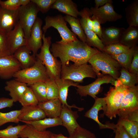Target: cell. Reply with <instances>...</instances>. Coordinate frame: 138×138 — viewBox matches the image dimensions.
I'll return each instance as SVG.
<instances>
[{
  "label": "cell",
  "mask_w": 138,
  "mask_h": 138,
  "mask_svg": "<svg viewBox=\"0 0 138 138\" xmlns=\"http://www.w3.org/2000/svg\"><path fill=\"white\" fill-rule=\"evenodd\" d=\"M50 50L53 56L60 58L62 67L69 64L70 61L77 65L87 63L92 56L100 52L78 39L66 43L56 41L52 44Z\"/></svg>",
  "instance_id": "1"
},
{
  "label": "cell",
  "mask_w": 138,
  "mask_h": 138,
  "mask_svg": "<svg viewBox=\"0 0 138 138\" xmlns=\"http://www.w3.org/2000/svg\"><path fill=\"white\" fill-rule=\"evenodd\" d=\"M97 78L105 75L111 76L115 80L119 77L122 66L110 56L100 51L92 56L88 61Z\"/></svg>",
  "instance_id": "2"
},
{
  "label": "cell",
  "mask_w": 138,
  "mask_h": 138,
  "mask_svg": "<svg viewBox=\"0 0 138 138\" xmlns=\"http://www.w3.org/2000/svg\"><path fill=\"white\" fill-rule=\"evenodd\" d=\"M51 37H45V34L42 37L43 43L40 52L36 57L40 60L45 67L50 78L56 80L61 78L62 65L51 53L50 47L51 44Z\"/></svg>",
  "instance_id": "3"
},
{
  "label": "cell",
  "mask_w": 138,
  "mask_h": 138,
  "mask_svg": "<svg viewBox=\"0 0 138 138\" xmlns=\"http://www.w3.org/2000/svg\"><path fill=\"white\" fill-rule=\"evenodd\" d=\"M13 77L28 85L38 82H45L50 78L45 67L41 61L36 57L33 65L19 70Z\"/></svg>",
  "instance_id": "4"
},
{
  "label": "cell",
  "mask_w": 138,
  "mask_h": 138,
  "mask_svg": "<svg viewBox=\"0 0 138 138\" xmlns=\"http://www.w3.org/2000/svg\"><path fill=\"white\" fill-rule=\"evenodd\" d=\"M96 77L92 66L87 63L79 65L69 64L61 67V78L63 79L82 83L85 78Z\"/></svg>",
  "instance_id": "5"
},
{
  "label": "cell",
  "mask_w": 138,
  "mask_h": 138,
  "mask_svg": "<svg viewBox=\"0 0 138 138\" xmlns=\"http://www.w3.org/2000/svg\"><path fill=\"white\" fill-rule=\"evenodd\" d=\"M128 88L123 86L111 87L104 97L106 105L103 114L110 119L116 118L118 115Z\"/></svg>",
  "instance_id": "6"
},
{
  "label": "cell",
  "mask_w": 138,
  "mask_h": 138,
  "mask_svg": "<svg viewBox=\"0 0 138 138\" xmlns=\"http://www.w3.org/2000/svg\"><path fill=\"white\" fill-rule=\"evenodd\" d=\"M45 24L42 30L45 34L48 29L52 27L59 33L62 39L57 41L61 43H66L78 39L76 35L68 28L64 17L61 15L54 16H48L45 19Z\"/></svg>",
  "instance_id": "7"
},
{
  "label": "cell",
  "mask_w": 138,
  "mask_h": 138,
  "mask_svg": "<svg viewBox=\"0 0 138 138\" xmlns=\"http://www.w3.org/2000/svg\"><path fill=\"white\" fill-rule=\"evenodd\" d=\"M39 11L36 5L31 1L27 5L21 6L18 9L19 20L27 40L30 37L31 29Z\"/></svg>",
  "instance_id": "8"
},
{
  "label": "cell",
  "mask_w": 138,
  "mask_h": 138,
  "mask_svg": "<svg viewBox=\"0 0 138 138\" xmlns=\"http://www.w3.org/2000/svg\"><path fill=\"white\" fill-rule=\"evenodd\" d=\"M138 111V86L128 88L121 103L118 115L126 119L130 114Z\"/></svg>",
  "instance_id": "9"
},
{
  "label": "cell",
  "mask_w": 138,
  "mask_h": 138,
  "mask_svg": "<svg viewBox=\"0 0 138 138\" xmlns=\"http://www.w3.org/2000/svg\"><path fill=\"white\" fill-rule=\"evenodd\" d=\"M115 79L109 75H105L97 78L93 82L85 86L78 85L76 87L77 92L81 97L89 95L95 99L100 91L101 85L104 84H111L113 85Z\"/></svg>",
  "instance_id": "10"
},
{
  "label": "cell",
  "mask_w": 138,
  "mask_h": 138,
  "mask_svg": "<svg viewBox=\"0 0 138 138\" xmlns=\"http://www.w3.org/2000/svg\"><path fill=\"white\" fill-rule=\"evenodd\" d=\"M112 3H109L98 8L91 7L90 9L92 15L97 19L101 24L107 21H115L122 18V15L114 10Z\"/></svg>",
  "instance_id": "11"
},
{
  "label": "cell",
  "mask_w": 138,
  "mask_h": 138,
  "mask_svg": "<svg viewBox=\"0 0 138 138\" xmlns=\"http://www.w3.org/2000/svg\"><path fill=\"white\" fill-rule=\"evenodd\" d=\"M42 23L41 19L37 17L31 29L30 37L27 40L26 46L32 52L33 55L35 57L43 44Z\"/></svg>",
  "instance_id": "12"
},
{
  "label": "cell",
  "mask_w": 138,
  "mask_h": 138,
  "mask_svg": "<svg viewBox=\"0 0 138 138\" xmlns=\"http://www.w3.org/2000/svg\"><path fill=\"white\" fill-rule=\"evenodd\" d=\"M21 69L19 63L13 55L0 57V78H10Z\"/></svg>",
  "instance_id": "13"
},
{
  "label": "cell",
  "mask_w": 138,
  "mask_h": 138,
  "mask_svg": "<svg viewBox=\"0 0 138 138\" xmlns=\"http://www.w3.org/2000/svg\"><path fill=\"white\" fill-rule=\"evenodd\" d=\"M19 21L18 9L10 10L0 6V32L6 34L12 30Z\"/></svg>",
  "instance_id": "14"
},
{
  "label": "cell",
  "mask_w": 138,
  "mask_h": 138,
  "mask_svg": "<svg viewBox=\"0 0 138 138\" xmlns=\"http://www.w3.org/2000/svg\"><path fill=\"white\" fill-rule=\"evenodd\" d=\"M95 102L92 107L87 111L84 115L87 118L91 119L95 121L98 124L100 129H109L116 130L117 125L113 123H108L106 124L101 123L98 118L99 111L102 110L104 112L106 107V102L105 97H97L95 99Z\"/></svg>",
  "instance_id": "15"
},
{
  "label": "cell",
  "mask_w": 138,
  "mask_h": 138,
  "mask_svg": "<svg viewBox=\"0 0 138 138\" xmlns=\"http://www.w3.org/2000/svg\"><path fill=\"white\" fill-rule=\"evenodd\" d=\"M6 35L12 54L19 47L26 46L27 40L19 20L13 29Z\"/></svg>",
  "instance_id": "16"
},
{
  "label": "cell",
  "mask_w": 138,
  "mask_h": 138,
  "mask_svg": "<svg viewBox=\"0 0 138 138\" xmlns=\"http://www.w3.org/2000/svg\"><path fill=\"white\" fill-rule=\"evenodd\" d=\"M79 117L76 111H73L71 108L65 105H62V109L60 118L62 125L67 130L69 135H71L80 125L77 121Z\"/></svg>",
  "instance_id": "17"
},
{
  "label": "cell",
  "mask_w": 138,
  "mask_h": 138,
  "mask_svg": "<svg viewBox=\"0 0 138 138\" xmlns=\"http://www.w3.org/2000/svg\"><path fill=\"white\" fill-rule=\"evenodd\" d=\"M46 117L43 111L38 106L22 107L18 117L19 121H33L43 119Z\"/></svg>",
  "instance_id": "18"
},
{
  "label": "cell",
  "mask_w": 138,
  "mask_h": 138,
  "mask_svg": "<svg viewBox=\"0 0 138 138\" xmlns=\"http://www.w3.org/2000/svg\"><path fill=\"white\" fill-rule=\"evenodd\" d=\"M125 29L123 28L114 26L103 28L101 40L105 46L119 43Z\"/></svg>",
  "instance_id": "19"
},
{
  "label": "cell",
  "mask_w": 138,
  "mask_h": 138,
  "mask_svg": "<svg viewBox=\"0 0 138 138\" xmlns=\"http://www.w3.org/2000/svg\"><path fill=\"white\" fill-rule=\"evenodd\" d=\"M57 85L59 92V99L61 101L62 105H65L68 108L77 109L79 111L84 110V108H79L74 105L72 106L68 105L67 102L68 90L69 87L73 86L76 87L78 85L77 83H75L73 81L68 79H64L61 78L55 80Z\"/></svg>",
  "instance_id": "20"
},
{
  "label": "cell",
  "mask_w": 138,
  "mask_h": 138,
  "mask_svg": "<svg viewBox=\"0 0 138 138\" xmlns=\"http://www.w3.org/2000/svg\"><path fill=\"white\" fill-rule=\"evenodd\" d=\"M38 106L44 112L46 117L53 118L59 117L62 109V103L59 99L48 100L39 102Z\"/></svg>",
  "instance_id": "21"
},
{
  "label": "cell",
  "mask_w": 138,
  "mask_h": 138,
  "mask_svg": "<svg viewBox=\"0 0 138 138\" xmlns=\"http://www.w3.org/2000/svg\"><path fill=\"white\" fill-rule=\"evenodd\" d=\"M31 52L26 46L25 45L18 48L13 54L19 63L21 69L29 67L34 63L36 57L30 55Z\"/></svg>",
  "instance_id": "22"
},
{
  "label": "cell",
  "mask_w": 138,
  "mask_h": 138,
  "mask_svg": "<svg viewBox=\"0 0 138 138\" xmlns=\"http://www.w3.org/2000/svg\"><path fill=\"white\" fill-rule=\"evenodd\" d=\"M51 9H56L66 15L76 18L80 15L77 6L71 0H56Z\"/></svg>",
  "instance_id": "23"
},
{
  "label": "cell",
  "mask_w": 138,
  "mask_h": 138,
  "mask_svg": "<svg viewBox=\"0 0 138 138\" xmlns=\"http://www.w3.org/2000/svg\"><path fill=\"white\" fill-rule=\"evenodd\" d=\"M28 86L24 83L15 79L7 81L4 89L9 92V95L14 102L18 101L21 95Z\"/></svg>",
  "instance_id": "24"
},
{
  "label": "cell",
  "mask_w": 138,
  "mask_h": 138,
  "mask_svg": "<svg viewBox=\"0 0 138 138\" xmlns=\"http://www.w3.org/2000/svg\"><path fill=\"white\" fill-rule=\"evenodd\" d=\"M119 77L115 80L113 85L114 87L123 86L130 88L135 86L138 83V76L129 72L122 67L120 71Z\"/></svg>",
  "instance_id": "25"
},
{
  "label": "cell",
  "mask_w": 138,
  "mask_h": 138,
  "mask_svg": "<svg viewBox=\"0 0 138 138\" xmlns=\"http://www.w3.org/2000/svg\"><path fill=\"white\" fill-rule=\"evenodd\" d=\"M20 121L26 124L30 125L36 130L41 131H45L46 129L49 128L62 125V121L59 117L53 118H44L33 121Z\"/></svg>",
  "instance_id": "26"
},
{
  "label": "cell",
  "mask_w": 138,
  "mask_h": 138,
  "mask_svg": "<svg viewBox=\"0 0 138 138\" xmlns=\"http://www.w3.org/2000/svg\"><path fill=\"white\" fill-rule=\"evenodd\" d=\"M81 26L86 36V43L89 46L94 47L103 52L104 45L97 36L87 27L85 20L81 18L79 19Z\"/></svg>",
  "instance_id": "27"
},
{
  "label": "cell",
  "mask_w": 138,
  "mask_h": 138,
  "mask_svg": "<svg viewBox=\"0 0 138 138\" xmlns=\"http://www.w3.org/2000/svg\"><path fill=\"white\" fill-rule=\"evenodd\" d=\"M138 42V27H129L123 33L119 43L130 48L135 47Z\"/></svg>",
  "instance_id": "28"
},
{
  "label": "cell",
  "mask_w": 138,
  "mask_h": 138,
  "mask_svg": "<svg viewBox=\"0 0 138 138\" xmlns=\"http://www.w3.org/2000/svg\"><path fill=\"white\" fill-rule=\"evenodd\" d=\"M53 133L49 131H39L27 124L18 135V137L26 138H52Z\"/></svg>",
  "instance_id": "29"
},
{
  "label": "cell",
  "mask_w": 138,
  "mask_h": 138,
  "mask_svg": "<svg viewBox=\"0 0 138 138\" xmlns=\"http://www.w3.org/2000/svg\"><path fill=\"white\" fill-rule=\"evenodd\" d=\"M125 11L129 26L138 27V0L133 1L125 8Z\"/></svg>",
  "instance_id": "30"
},
{
  "label": "cell",
  "mask_w": 138,
  "mask_h": 138,
  "mask_svg": "<svg viewBox=\"0 0 138 138\" xmlns=\"http://www.w3.org/2000/svg\"><path fill=\"white\" fill-rule=\"evenodd\" d=\"M64 17L65 21L70 25L73 32L78 36L80 40L86 43V36L79 19L68 15H66Z\"/></svg>",
  "instance_id": "31"
},
{
  "label": "cell",
  "mask_w": 138,
  "mask_h": 138,
  "mask_svg": "<svg viewBox=\"0 0 138 138\" xmlns=\"http://www.w3.org/2000/svg\"><path fill=\"white\" fill-rule=\"evenodd\" d=\"M135 47L130 48L126 52L118 55L110 56L116 60L122 67L128 70L133 59Z\"/></svg>",
  "instance_id": "32"
},
{
  "label": "cell",
  "mask_w": 138,
  "mask_h": 138,
  "mask_svg": "<svg viewBox=\"0 0 138 138\" xmlns=\"http://www.w3.org/2000/svg\"><path fill=\"white\" fill-rule=\"evenodd\" d=\"M117 124L122 126L132 138H138V122L119 118Z\"/></svg>",
  "instance_id": "33"
},
{
  "label": "cell",
  "mask_w": 138,
  "mask_h": 138,
  "mask_svg": "<svg viewBox=\"0 0 138 138\" xmlns=\"http://www.w3.org/2000/svg\"><path fill=\"white\" fill-rule=\"evenodd\" d=\"M18 102L22 107L37 106L39 103L32 90L29 87L24 91Z\"/></svg>",
  "instance_id": "34"
},
{
  "label": "cell",
  "mask_w": 138,
  "mask_h": 138,
  "mask_svg": "<svg viewBox=\"0 0 138 138\" xmlns=\"http://www.w3.org/2000/svg\"><path fill=\"white\" fill-rule=\"evenodd\" d=\"M32 90L39 102L48 100L45 82H38L29 85Z\"/></svg>",
  "instance_id": "35"
},
{
  "label": "cell",
  "mask_w": 138,
  "mask_h": 138,
  "mask_svg": "<svg viewBox=\"0 0 138 138\" xmlns=\"http://www.w3.org/2000/svg\"><path fill=\"white\" fill-rule=\"evenodd\" d=\"M27 124L10 125L5 129L0 130V138H18V135Z\"/></svg>",
  "instance_id": "36"
},
{
  "label": "cell",
  "mask_w": 138,
  "mask_h": 138,
  "mask_svg": "<svg viewBox=\"0 0 138 138\" xmlns=\"http://www.w3.org/2000/svg\"><path fill=\"white\" fill-rule=\"evenodd\" d=\"M130 48L121 43H116L105 46L103 52L110 56L116 55L128 51Z\"/></svg>",
  "instance_id": "37"
},
{
  "label": "cell",
  "mask_w": 138,
  "mask_h": 138,
  "mask_svg": "<svg viewBox=\"0 0 138 138\" xmlns=\"http://www.w3.org/2000/svg\"><path fill=\"white\" fill-rule=\"evenodd\" d=\"M20 113V110H13L6 113L0 112V127L9 122L18 123L19 121L18 117Z\"/></svg>",
  "instance_id": "38"
},
{
  "label": "cell",
  "mask_w": 138,
  "mask_h": 138,
  "mask_svg": "<svg viewBox=\"0 0 138 138\" xmlns=\"http://www.w3.org/2000/svg\"><path fill=\"white\" fill-rule=\"evenodd\" d=\"M45 82L48 100L59 99L58 89L55 80L49 78Z\"/></svg>",
  "instance_id": "39"
},
{
  "label": "cell",
  "mask_w": 138,
  "mask_h": 138,
  "mask_svg": "<svg viewBox=\"0 0 138 138\" xmlns=\"http://www.w3.org/2000/svg\"><path fill=\"white\" fill-rule=\"evenodd\" d=\"M11 55L6 35L0 32V57Z\"/></svg>",
  "instance_id": "40"
},
{
  "label": "cell",
  "mask_w": 138,
  "mask_h": 138,
  "mask_svg": "<svg viewBox=\"0 0 138 138\" xmlns=\"http://www.w3.org/2000/svg\"><path fill=\"white\" fill-rule=\"evenodd\" d=\"M69 137L71 138H96L94 133L80 125Z\"/></svg>",
  "instance_id": "41"
},
{
  "label": "cell",
  "mask_w": 138,
  "mask_h": 138,
  "mask_svg": "<svg viewBox=\"0 0 138 138\" xmlns=\"http://www.w3.org/2000/svg\"><path fill=\"white\" fill-rule=\"evenodd\" d=\"M56 0H31L37 6L39 11L43 13H47Z\"/></svg>",
  "instance_id": "42"
},
{
  "label": "cell",
  "mask_w": 138,
  "mask_h": 138,
  "mask_svg": "<svg viewBox=\"0 0 138 138\" xmlns=\"http://www.w3.org/2000/svg\"><path fill=\"white\" fill-rule=\"evenodd\" d=\"M0 6L2 8L10 10H16L21 6L20 0H0Z\"/></svg>",
  "instance_id": "43"
},
{
  "label": "cell",
  "mask_w": 138,
  "mask_h": 138,
  "mask_svg": "<svg viewBox=\"0 0 138 138\" xmlns=\"http://www.w3.org/2000/svg\"><path fill=\"white\" fill-rule=\"evenodd\" d=\"M80 12V16L81 18L84 19L86 22L88 28L91 30H93V22L91 18L92 16L90 9L87 8H85Z\"/></svg>",
  "instance_id": "44"
},
{
  "label": "cell",
  "mask_w": 138,
  "mask_h": 138,
  "mask_svg": "<svg viewBox=\"0 0 138 138\" xmlns=\"http://www.w3.org/2000/svg\"><path fill=\"white\" fill-rule=\"evenodd\" d=\"M130 73L138 76V48L136 46L132 60L128 70Z\"/></svg>",
  "instance_id": "45"
},
{
  "label": "cell",
  "mask_w": 138,
  "mask_h": 138,
  "mask_svg": "<svg viewBox=\"0 0 138 138\" xmlns=\"http://www.w3.org/2000/svg\"><path fill=\"white\" fill-rule=\"evenodd\" d=\"M91 18L93 22V31L97 36L100 39H101L102 29L101 24L97 19L94 15H92Z\"/></svg>",
  "instance_id": "46"
},
{
  "label": "cell",
  "mask_w": 138,
  "mask_h": 138,
  "mask_svg": "<svg viewBox=\"0 0 138 138\" xmlns=\"http://www.w3.org/2000/svg\"><path fill=\"white\" fill-rule=\"evenodd\" d=\"M14 101L11 98L5 97L0 98V109L6 108H11L13 105Z\"/></svg>",
  "instance_id": "47"
},
{
  "label": "cell",
  "mask_w": 138,
  "mask_h": 138,
  "mask_svg": "<svg viewBox=\"0 0 138 138\" xmlns=\"http://www.w3.org/2000/svg\"><path fill=\"white\" fill-rule=\"evenodd\" d=\"M116 124V129L119 132L120 138H132L122 126Z\"/></svg>",
  "instance_id": "48"
},
{
  "label": "cell",
  "mask_w": 138,
  "mask_h": 138,
  "mask_svg": "<svg viewBox=\"0 0 138 138\" xmlns=\"http://www.w3.org/2000/svg\"><path fill=\"white\" fill-rule=\"evenodd\" d=\"M95 7L98 8L100 6H102L106 4L109 3H112L113 1L111 0H95Z\"/></svg>",
  "instance_id": "49"
},
{
  "label": "cell",
  "mask_w": 138,
  "mask_h": 138,
  "mask_svg": "<svg viewBox=\"0 0 138 138\" xmlns=\"http://www.w3.org/2000/svg\"><path fill=\"white\" fill-rule=\"evenodd\" d=\"M52 138H71L70 137H67L64 136L62 134H56L53 133Z\"/></svg>",
  "instance_id": "50"
},
{
  "label": "cell",
  "mask_w": 138,
  "mask_h": 138,
  "mask_svg": "<svg viewBox=\"0 0 138 138\" xmlns=\"http://www.w3.org/2000/svg\"><path fill=\"white\" fill-rule=\"evenodd\" d=\"M21 6H24L28 4L30 2V0H20Z\"/></svg>",
  "instance_id": "51"
},
{
  "label": "cell",
  "mask_w": 138,
  "mask_h": 138,
  "mask_svg": "<svg viewBox=\"0 0 138 138\" xmlns=\"http://www.w3.org/2000/svg\"><path fill=\"white\" fill-rule=\"evenodd\" d=\"M114 132L115 133V136L114 138H120L119 132L118 129H116Z\"/></svg>",
  "instance_id": "52"
},
{
  "label": "cell",
  "mask_w": 138,
  "mask_h": 138,
  "mask_svg": "<svg viewBox=\"0 0 138 138\" xmlns=\"http://www.w3.org/2000/svg\"><path fill=\"white\" fill-rule=\"evenodd\" d=\"M18 138H26L22 137H19Z\"/></svg>",
  "instance_id": "53"
},
{
  "label": "cell",
  "mask_w": 138,
  "mask_h": 138,
  "mask_svg": "<svg viewBox=\"0 0 138 138\" xmlns=\"http://www.w3.org/2000/svg\"></svg>",
  "instance_id": "54"
}]
</instances>
